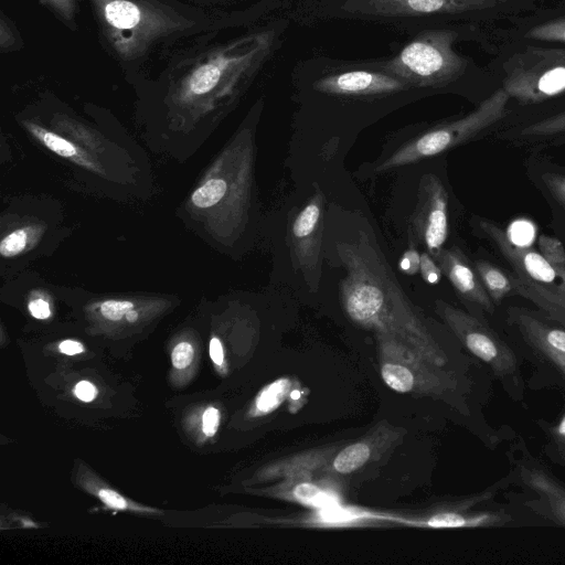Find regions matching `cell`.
<instances>
[{"label":"cell","mask_w":565,"mask_h":565,"mask_svg":"<svg viewBox=\"0 0 565 565\" xmlns=\"http://www.w3.org/2000/svg\"><path fill=\"white\" fill-rule=\"evenodd\" d=\"M458 34L451 30H426L407 43L383 66L384 72L414 87H441L457 79L467 60L452 45Z\"/></svg>","instance_id":"obj_4"},{"label":"cell","mask_w":565,"mask_h":565,"mask_svg":"<svg viewBox=\"0 0 565 565\" xmlns=\"http://www.w3.org/2000/svg\"><path fill=\"white\" fill-rule=\"evenodd\" d=\"M76 397L83 402H90L97 395L96 387L88 381H81L74 388Z\"/></svg>","instance_id":"obj_39"},{"label":"cell","mask_w":565,"mask_h":565,"mask_svg":"<svg viewBox=\"0 0 565 565\" xmlns=\"http://www.w3.org/2000/svg\"><path fill=\"white\" fill-rule=\"evenodd\" d=\"M210 356L217 365H221L224 361L223 347L217 338H212L210 341Z\"/></svg>","instance_id":"obj_41"},{"label":"cell","mask_w":565,"mask_h":565,"mask_svg":"<svg viewBox=\"0 0 565 565\" xmlns=\"http://www.w3.org/2000/svg\"><path fill=\"white\" fill-rule=\"evenodd\" d=\"M526 38L565 44V15L535 25L525 34Z\"/></svg>","instance_id":"obj_24"},{"label":"cell","mask_w":565,"mask_h":565,"mask_svg":"<svg viewBox=\"0 0 565 565\" xmlns=\"http://www.w3.org/2000/svg\"><path fill=\"white\" fill-rule=\"evenodd\" d=\"M509 99L503 88L495 90L468 115L437 125L401 146L375 171L415 163L467 142L505 116Z\"/></svg>","instance_id":"obj_5"},{"label":"cell","mask_w":565,"mask_h":565,"mask_svg":"<svg viewBox=\"0 0 565 565\" xmlns=\"http://www.w3.org/2000/svg\"><path fill=\"white\" fill-rule=\"evenodd\" d=\"M193 356V347L189 342H180L172 350V365L178 370H183L192 363Z\"/></svg>","instance_id":"obj_34"},{"label":"cell","mask_w":565,"mask_h":565,"mask_svg":"<svg viewBox=\"0 0 565 565\" xmlns=\"http://www.w3.org/2000/svg\"><path fill=\"white\" fill-rule=\"evenodd\" d=\"M319 520L323 523H347L360 519L362 515L351 509L339 507L333 504L327 508L320 509L318 513Z\"/></svg>","instance_id":"obj_27"},{"label":"cell","mask_w":565,"mask_h":565,"mask_svg":"<svg viewBox=\"0 0 565 565\" xmlns=\"http://www.w3.org/2000/svg\"><path fill=\"white\" fill-rule=\"evenodd\" d=\"M478 225L511 264L514 274L544 286H557L559 277L556 270L540 252L516 245L509 238L505 231L494 222L480 220Z\"/></svg>","instance_id":"obj_12"},{"label":"cell","mask_w":565,"mask_h":565,"mask_svg":"<svg viewBox=\"0 0 565 565\" xmlns=\"http://www.w3.org/2000/svg\"><path fill=\"white\" fill-rule=\"evenodd\" d=\"M542 181L553 198L565 209V174L547 172L542 175Z\"/></svg>","instance_id":"obj_29"},{"label":"cell","mask_w":565,"mask_h":565,"mask_svg":"<svg viewBox=\"0 0 565 565\" xmlns=\"http://www.w3.org/2000/svg\"><path fill=\"white\" fill-rule=\"evenodd\" d=\"M381 359V375L385 384L398 393H419L439 398L457 390V379L425 360L399 339L375 333Z\"/></svg>","instance_id":"obj_6"},{"label":"cell","mask_w":565,"mask_h":565,"mask_svg":"<svg viewBox=\"0 0 565 565\" xmlns=\"http://www.w3.org/2000/svg\"><path fill=\"white\" fill-rule=\"evenodd\" d=\"M134 303L126 300H107L100 305L102 315L110 320L118 321L132 310Z\"/></svg>","instance_id":"obj_30"},{"label":"cell","mask_w":565,"mask_h":565,"mask_svg":"<svg viewBox=\"0 0 565 565\" xmlns=\"http://www.w3.org/2000/svg\"><path fill=\"white\" fill-rule=\"evenodd\" d=\"M273 46L274 32L265 31L215 49L184 74L183 94L199 97L243 86L256 75Z\"/></svg>","instance_id":"obj_3"},{"label":"cell","mask_w":565,"mask_h":565,"mask_svg":"<svg viewBox=\"0 0 565 565\" xmlns=\"http://www.w3.org/2000/svg\"><path fill=\"white\" fill-rule=\"evenodd\" d=\"M435 260L459 297L484 311L493 312L494 303L486 291L476 269L471 267L469 259L459 247L443 248Z\"/></svg>","instance_id":"obj_14"},{"label":"cell","mask_w":565,"mask_h":565,"mask_svg":"<svg viewBox=\"0 0 565 565\" xmlns=\"http://www.w3.org/2000/svg\"><path fill=\"white\" fill-rule=\"evenodd\" d=\"M542 355L552 364H554L559 370V372L565 376V355L552 352H545L542 353Z\"/></svg>","instance_id":"obj_43"},{"label":"cell","mask_w":565,"mask_h":565,"mask_svg":"<svg viewBox=\"0 0 565 565\" xmlns=\"http://www.w3.org/2000/svg\"><path fill=\"white\" fill-rule=\"evenodd\" d=\"M500 0H352L351 11L383 18L455 14L495 6Z\"/></svg>","instance_id":"obj_11"},{"label":"cell","mask_w":565,"mask_h":565,"mask_svg":"<svg viewBox=\"0 0 565 565\" xmlns=\"http://www.w3.org/2000/svg\"><path fill=\"white\" fill-rule=\"evenodd\" d=\"M60 350L67 355H75L83 351V345L73 340H65L60 343Z\"/></svg>","instance_id":"obj_42"},{"label":"cell","mask_w":565,"mask_h":565,"mask_svg":"<svg viewBox=\"0 0 565 565\" xmlns=\"http://www.w3.org/2000/svg\"><path fill=\"white\" fill-rule=\"evenodd\" d=\"M503 89L521 104L565 93V49L527 46L509 58Z\"/></svg>","instance_id":"obj_7"},{"label":"cell","mask_w":565,"mask_h":565,"mask_svg":"<svg viewBox=\"0 0 565 565\" xmlns=\"http://www.w3.org/2000/svg\"><path fill=\"white\" fill-rule=\"evenodd\" d=\"M475 269L494 305H499L504 298L514 294L510 273L483 259L475 263Z\"/></svg>","instance_id":"obj_18"},{"label":"cell","mask_w":565,"mask_h":565,"mask_svg":"<svg viewBox=\"0 0 565 565\" xmlns=\"http://www.w3.org/2000/svg\"><path fill=\"white\" fill-rule=\"evenodd\" d=\"M103 36L116 56L134 62L168 36L194 26V20L152 0H89Z\"/></svg>","instance_id":"obj_2"},{"label":"cell","mask_w":565,"mask_h":565,"mask_svg":"<svg viewBox=\"0 0 565 565\" xmlns=\"http://www.w3.org/2000/svg\"><path fill=\"white\" fill-rule=\"evenodd\" d=\"M559 277L557 287L565 294V266L554 268Z\"/></svg>","instance_id":"obj_44"},{"label":"cell","mask_w":565,"mask_h":565,"mask_svg":"<svg viewBox=\"0 0 565 565\" xmlns=\"http://www.w3.org/2000/svg\"><path fill=\"white\" fill-rule=\"evenodd\" d=\"M220 424V412L217 408L210 406L207 407L202 416V430L203 433L211 437L213 436Z\"/></svg>","instance_id":"obj_36"},{"label":"cell","mask_w":565,"mask_h":565,"mask_svg":"<svg viewBox=\"0 0 565 565\" xmlns=\"http://www.w3.org/2000/svg\"><path fill=\"white\" fill-rule=\"evenodd\" d=\"M323 210L324 199L317 192L294 216L288 235L294 267L311 287H317L320 277Z\"/></svg>","instance_id":"obj_10"},{"label":"cell","mask_w":565,"mask_h":565,"mask_svg":"<svg viewBox=\"0 0 565 565\" xmlns=\"http://www.w3.org/2000/svg\"><path fill=\"white\" fill-rule=\"evenodd\" d=\"M18 44L17 32L2 12L0 18V49L2 52L12 51L18 49Z\"/></svg>","instance_id":"obj_33"},{"label":"cell","mask_w":565,"mask_h":565,"mask_svg":"<svg viewBox=\"0 0 565 565\" xmlns=\"http://www.w3.org/2000/svg\"><path fill=\"white\" fill-rule=\"evenodd\" d=\"M138 317V313L135 311V310H130L127 315H126V319L130 322H134Z\"/></svg>","instance_id":"obj_45"},{"label":"cell","mask_w":565,"mask_h":565,"mask_svg":"<svg viewBox=\"0 0 565 565\" xmlns=\"http://www.w3.org/2000/svg\"><path fill=\"white\" fill-rule=\"evenodd\" d=\"M289 385L288 379H279L263 388L255 402L256 411L259 414L275 411L285 399Z\"/></svg>","instance_id":"obj_20"},{"label":"cell","mask_w":565,"mask_h":565,"mask_svg":"<svg viewBox=\"0 0 565 565\" xmlns=\"http://www.w3.org/2000/svg\"><path fill=\"white\" fill-rule=\"evenodd\" d=\"M548 431L557 450L565 457V413Z\"/></svg>","instance_id":"obj_37"},{"label":"cell","mask_w":565,"mask_h":565,"mask_svg":"<svg viewBox=\"0 0 565 565\" xmlns=\"http://www.w3.org/2000/svg\"><path fill=\"white\" fill-rule=\"evenodd\" d=\"M31 315L36 319H46L51 315L49 303L43 299H34L29 303Z\"/></svg>","instance_id":"obj_40"},{"label":"cell","mask_w":565,"mask_h":565,"mask_svg":"<svg viewBox=\"0 0 565 565\" xmlns=\"http://www.w3.org/2000/svg\"><path fill=\"white\" fill-rule=\"evenodd\" d=\"M565 132V110L535 121L521 130L522 137H548Z\"/></svg>","instance_id":"obj_23"},{"label":"cell","mask_w":565,"mask_h":565,"mask_svg":"<svg viewBox=\"0 0 565 565\" xmlns=\"http://www.w3.org/2000/svg\"><path fill=\"white\" fill-rule=\"evenodd\" d=\"M435 309L459 341L500 379L518 384L519 366L513 350L477 317L437 299Z\"/></svg>","instance_id":"obj_8"},{"label":"cell","mask_w":565,"mask_h":565,"mask_svg":"<svg viewBox=\"0 0 565 565\" xmlns=\"http://www.w3.org/2000/svg\"><path fill=\"white\" fill-rule=\"evenodd\" d=\"M448 236V193L433 173L422 177L415 210L411 215L408 238L411 246L423 245L435 258Z\"/></svg>","instance_id":"obj_9"},{"label":"cell","mask_w":565,"mask_h":565,"mask_svg":"<svg viewBox=\"0 0 565 565\" xmlns=\"http://www.w3.org/2000/svg\"><path fill=\"white\" fill-rule=\"evenodd\" d=\"M371 449L365 443L343 448L333 459L332 468L339 473H350L361 468L370 458Z\"/></svg>","instance_id":"obj_19"},{"label":"cell","mask_w":565,"mask_h":565,"mask_svg":"<svg viewBox=\"0 0 565 565\" xmlns=\"http://www.w3.org/2000/svg\"><path fill=\"white\" fill-rule=\"evenodd\" d=\"M537 243L540 254L550 265L554 268L565 266V247L558 238L542 234Z\"/></svg>","instance_id":"obj_25"},{"label":"cell","mask_w":565,"mask_h":565,"mask_svg":"<svg viewBox=\"0 0 565 565\" xmlns=\"http://www.w3.org/2000/svg\"><path fill=\"white\" fill-rule=\"evenodd\" d=\"M508 319L523 338L541 354L552 352L565 355V329L551 326L533 311L525 308L510 307Z\"/></svg>","instance_id":"obj_16"},{"label":"cell","mask_w":565,"mask_h":565,"mask_svg":"<svg viewBox=\"0 0 565 565\" xmlns=\"http://www.w3.org/2000/svg\"><path fill=\"white\" fill-rule=\"evenodd\" d=\"M227 188L225 180L211 179L192 194V202L198 207L213 206L224 198Z\"/></svg>","instance_id":"obj_22"},{"label":"cell","mask_w":565,"mask_h":565,"mask_svg":"<svg viewBox=\"0 0 565 565\" xmlns=\"http://www.w3.org/2000/svg\"><path fill=\"white\" fill-rule=\"evenodd\" d=\"M41 2L62 20L74 21L77 9L76 0H41Z\"/></svg>","instance_id":"obj_32"},{"label":"cell","mask_w":565,"mask_h":565,"mask_svg":"<svg viewBox=\"0 0 565 565\" xmlns=\"http://www.w3.org/2000/svg\"><path fill=\"white\" fill-rule=\"evenodd\" d=\"M339 254L347 270L340 282V300L350 320L399 339L428 362L444 367L445 352L373 246L367 241L341 244Z\"/></svg>","instance_id":"obj_1"},{"label":"cell","mask_w":565,"mask_h":565,"mask_svg":"<svg viewBox=\"0 0 565 565\" xmlns=\"http://www.w3.org/2000/svg\"><path fill=\"white\" fill-rule=\"evenodd\" d=\"M98 497L110 508L126 509L128 507L127 501L119 493L113 490L102 489L98 491Z\"/></svg>","instance_id":"obj_38"},{"label":"cell","mask_w":565,"mask_h":565,"mask_svg":"<svg viewBox=\"0 0 565 565\" xmlns=\"http://www.w3.org/2000/svg\"><path fill=\"white\" fill-rule=\"evenodd\" d=\"M420 254L411 246L398 262L399 269L407 275H415L419 270Z\"/></svg>","instance_id":"obj_35"},{"label":"cell","mask_w":565,"mask_h":565,"mask_svg":"<svg viewBox=\"0 0 565 565\" xmlns=\"http://www.w3.org/2000/svg\"><path fill=\"white\" fill-rule=\"evenodd\" d=\"M520 476L522 482L539 497L530 505L537 513L565 525V487L543 468L527 462L520 466Z\"/></svg>","instance_id":"obj_15"},{"label":"cell","mask_w":565,"mask_h":565,"mask_svg":"<svg viewBox=\"0 0 565 565\" xmlns=\"http://www.w3.org/2000/svg\"><path fill=\"white\" fill-rule=\"evenodd\" d=\"M419 271L427 284H437L441 278V269L435 258L428 253L420 254Z\"/></svg>","instance_id":"obj_31"},{"label":"cell","mask_w":565,"mask_h":565,"mask_svg":"<svg viewBox=\"0 0 565 565\" xmlns=\"http://www.w3.org/2000/svg\"><path fill=\"white\" fill-rule=\"evenodd\" d=\"M514 294H518L539 306L551 319L565 329V294L557 286H544L511 274Z\"/></svg>","instance_id":"obj_17"},{"label":"cell","mask_w":565,"mask_h":565,"mask_svg":"<svg viewBox=\"0 0 565 565\" xmlns=\"http://www.w3.org/2000/svg\"><path fill=\"white\" fill-rule=\"evenodd\" d=\"M294 497L305 505L313 508H327L338 504L337 500L329 492L309 482L299 483L294 489Z\"/></svg>","instance_id":"obj_21"},{"label":"cell","mask_w":565,"mask_h":565,"mask_svg":"<svg viewBox=\"0 0 565 565\" xmlns=\"http://www.w3.org/2000/svg\"><path fill=\"white\" fill-rule=\"evenodd\" d=\"M291 396H292V398H298V397H299V393H298V392H296V391H294V392L291 393Z\"/></svg>","instance_id":"obj_46"},{"label":"cell","mask_w":565,"mask_h":565,"mask_svg":"<svg viewBox=\"0 0 565 565\" xmlns=\"http://www.w3.org/2000/svg\"><path fill=\"white\" fill-rule=\"evenodd\" d=\"M28 235L24 230H18L6 236L0 243V253L4 257H11L24 249Z\"/></svg>","instance_id":"obj_28"},{"label":"cell","mask_w":565,"mask_h":565,"mask_svg":"<svg viewBox=\"0 0 565 565\" xmlns=\"http://www.w3.org/2000/svg\"><path fill=\"white\" fill-rule=\"evenodd\" d=\"M31 130L45 143L53 152L62 157H72L76 153L75 147L66 139L46 131L38 126H31Z\"/></svg>","instance_id":"obj_26"},{"label":"cell","mask_w":565,"mask_h":565,"mask_svg":"<svg viewBox=\"0 0 565 565\" xmlns=\"http://www.w3.org/2000/svg\"><path fill=\"white\" fill-rule=\"evenodd\" d=\"M313 87L330 95L369 96L397 93L409 86L385 72L358 70L324 76Z\"/></svg>","instance_id":"obj_13"}]
</instances>
